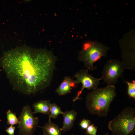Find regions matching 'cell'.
I'll return each instance as SVG.
<instances>
[{
	"label": "cell",
	"instance_id": "1",
	"mask_svg": "<svg viewBox=\"0 0 135 135\" xmlns=\"http://www.w3.org/2000/svg\"><path fill=\"white\" fill-rule=\"evenodd\" d=\"M56 60L46 49L22 46L4 52L0 65L14 88L29 94L50 85Z\"/></svg>",
	"mask_w": 135,
	"mask_h": 135
},
{
	"label": "cell",
	"instance_id": "2",
	"mask_svg": "<svg viewBox=\"0 0 135 135\" xmlns=\"http://www.w3.org/2000/svg\"><path fill=\"white\" fill-rule=\"evenodd\" d=\"M116 95L114 85H107L92 90L87 94L86 105L89 112L99 116H106L110 104Z\"/></svg>",
	"mask_w": 135,
	"mask_h": 135
},
{
	"label": "cell",
	"instance_id": "3",
	"mask_svg": "<svg viewBox=\"0 0 135 135\" xmlns=\"http://www.w3.org/2000/svg\"><path fill=\"white\" fill-rule=\"evenodd\" d=\"M108 127L115 135H134L135 133V109L131 107L124 108L108 123Z\"/></svg>",
	"mask_w": 135,
	"mask_h": 135
},
{
	"label": "cell",
	"instance_id": "4",
	"mask_svg": "<svg viewBox=\"0 0 135 135\" xmlns=\"http://www.w3.org/2000/svg\"><path fill=\"white\" fill-rule=\"evenodd\" d=\"M108 49L106 46L98 42L86 43L79 53L78 59L84 63L86 69L94 71L97 68L94 66V63L102 57L106 56Z\"/></svg>",
	"mask_w": 135,
	"mask_h": 135
},
{
	"label": "cell",
	"instance_id": "5",
	"mask_svg": "<svg viewBox=\"0 0 135 135\" xmlns=\"http://www.w3.org/2000/svg\"><path fill=\"white\" fill-rule=\"evenodd\" d=\"M126 68L122 61L115 59H109L106 62L100 78L108 85H114L120 77L122 78Z\"/></svg>",
	"mask_w": 135,
	"mask_h": 135
},
{
	"label": "cell",
	"instance_id": "6",
	"mask_svg": "<svg viewBox=\"0 0 135 135\" xmlns=\"http://www.w3.org/2000/svg\"><path fill=\"white\" fill-rule=\"evenodd\" d=\"M18 133L21 135H32L37 126L39 119L34 116L30 106H23L18 118Z\"/></svg>",
	"mask_w": 135,
	"mask_h": 135
},
{
	"label": "cell",
	"instance_id": "7",
	"mask_svg": "<svg viewBox=\"0 0 135 135\" xmlns=\"http://www.w3.org/2000/svg\"><path fill=\"white\" fill-rule=\"evenodd\" d=\"M88 70L86 69L82 68L73 75V78L76 79L74 80L76 84L77 85L81 83L82 85L80 90L78 92L76 96L73 100L74 102L80 99V96L84 89L86 88L88 90H90L98 87L100 80V78H96L90 74Z\"/></svg>",
	"mask_w": 135,
	"mask_h": 135
},
{
	"label": "cell",
	"instance_id": "8",
	"mask_svg": "<svg viewBox=\"0 0 135 135\" xmlns=\"http://www.w3.org/2000/svg\"><path fill=\"white\" fill-rule=\"evenodd\" d=\"M77 85L73 78L66 76L55 92L59 96L65 95L70 93L71 90L76 88Z\"/></svg>",
	"mask_w": 135,
	"mask_h": 135
},
{
	"label": "cell",
	"instance_id": "9",
	"mask_svg": "<svg viewBox=\"0 0 135 135\" xmlns=\"http://www.w3.org/2000/svg\"><path fill=\"white\" fill-rule=\"evenodd\" d=\"M62 115L63 118V125L60 129L61 131L64 132L69 130L73 126L77 113L72 110L64 112Z\"/></svg>",
	"mask_w": 135,
	"mask_h": 135
},
{
	"label": "cell",
	"instance_id": "10",
	"mask_svg": "<svg viewBox=\"0 0 135 135\" xmlns=\"http://www.w3.org/2000/svg\"><path fill=\"white\" fill-rule=\"evenodd\" d=\"M51 104L49 100H41L35 102L33 106L34 110L33 114L41 113L49 116Z\"/></svg>",
	"mask_w": 135,
	"mask_h": 135
},
{
	"label": "cell",
	"instance_id": "11",
	"mask_svg": "<svg viewBox=\"0 0 135 135\" xmlns=\"http://www.w3.org/2000/svg\"><path fill=\"white\" fill-rule=\"evenodd\" d=\"M48 122L42 128L44 135H62L60 128L57 124L52 122L51 118L49 116Z\"/></svg>",
	"mask_w": 135,
	"mask_h": 135
},
{
	"label": "cell",
	"instance_id": "12",
	"mask_svg": "<svg viewBox=\"0 0 135 135\" xmlns=\"http://www.w3.org/2000/svg\"><path fill=\"white\" fill-rule=\"evenodd\" d=\"M60 109V108L55 103L51 104L50 107V116L51 118L55 119L58 118L60 114H62L63 113Z\"/></svg>",
	"mask_w": 135,
	"mask_h": 135
},
{
	"label": "cell",
	"instance_id": "13",
	"mask_svg": "<svg viewBox=\"0 0 135 135\" xmlns=\"http://www.w3.org/2000/svg\"><path fill=\"white\" fill-rule=\"evenodd\" d=\"M7 124L8 125L13 126L18 124L19 120L16 114L10 110H8L6 112Z\"/></svg>",
	"mask_w": 135,
	"mask_h": 135
},
{
	"label": "cell",
	"instance_id": "14",
	"mask_svg": "<svg viewBox=\"0 0 135 135\" xmlns=\"http://www.w3.org/2000/svg\"><path fill=\"white\" fill-rule=\"evenodd\" d=\"M128 86V93L130 97L134 100L135 98V80H133L131 82L125 81Z\"/></svg>",
	"mask_w": 135,
	"mask_h": 135
},
{
	"label": "cell",
	"instance_id": "15",
	"mask_svg": "<svg viewBox=\"0 0 135 135\" xmlns=\"http://www.w3.org/2000/svg\"><path fill=\"white\" fill-rule=\"evenodd\" d=\"M97 128L93 124H90L86 129V133L89 135H96Z\"/></svg>",
	"mask_w": 135,
	"mask_h": 135
},
{
	"label": "cell",
	"instance_id": "16",
	"mask_svg": "<svg viewBox=\"0 0 135 135\" xmlns=\"http://www.w3.org/2000/svg\"><path fill=\"white\" fill-rule=\"evenodd\" d=\"M91 123L90 120L88 119H83L80 122L79 124L82 129L86 130Z\"/></svg>",
	"mask_w": 135,
	"mask_h": 135
},
{
	"label": "cell",
	"instance_id": "17",
	"mask_svg": "<svg viewBox=\"0 0 135 135\" xmlns=\"http://www.w3.org/2000/svg\"><path fill=\"white\" fill-rule=\"evenodd\" d=\"M16 127L12 125H10L5 130L9 135H14Z\"/></svg>",
	"mask_w": 135,
	"mask_h": 135
},
{
	"label": "cell",
	"instance_id": "18",
	"mask_svg": "<svg viewBox=\"0 0 135 135\" xmlns=\"http://www.w3.org/2000/svg\"><path fill=\"white\" fill-rule=\"evenodd\" d=\"M104 135H109L108 133H106L104 134Z\"/></svg>",
	"mask_w": 135,
	"mask_h": 135
},
{
	"label": "cell",
	"instance_id": "19",
	"mask_svg": "<svg viewBox=\"0 0 135 135\" xmlns=\"http://www.w3.org/2000/svg\"><path fill=\"white\" fill-rule=\"evenodd\" d=\"M1 67L0 66V67Z\"/></svg>",
	"mask_w": 135,
	"mask_h": 135
},
{
	"label": "cell",
	"instance_id": "20",
	"mask_svg": "<svg viewBox=\"0 0 135 135\" xmlns=\"http://www.w3.org/2000/svg\"><path fill=\"white\" fill-rule=\"evenodd\" d=\"M72 135H74V134H72Z\"/></svg>",
	"mask_w": 135,
	"mask_h": 135
},
{
	"label": "cell",
	"instance_id": "21",
	"mask_svg": "<svg viewBox=\"0 0 135 135\" xmlns=\"http://www.w3.org/2000/svg\"><path fill=\"white\" fill-rule=\"evenodd\" d=\"M42 135H44L43 134H42Z\"/></svg>",
	"mask_w": 135,
	"mask_h": 135
}]
</instances>
